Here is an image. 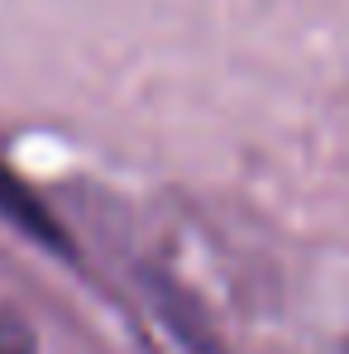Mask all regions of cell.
<instances>
[{
    "instance_id": "obj_1",
    "label": "cell",
    "mask_w": 349,
    "mask_h": 354,
    "mask_svg": "<svg viewBox=\"0 0 349 354\" xmlns=\"http://www.w3.org/2000/svg\"><path fill=\"white\" fill-rule=\"evenodd\" d=\"M0 216L5 221H15L19 230L29 239H39V244H48V249H58V254H72V244L62 239V225L39 206V196L19 182V177L10 173L5 163H0Z\"/></svg>"
},
{
    "instance_id": "obj_2",
    "label": "cell",
    "mask_w": 349,
    "mask_h": 354,
    "mask_svg": "<svg viewBox=\"0 0 349 354\" xmlns=\"http://www.w3.org/2000/svg\"><path fill=\"white\" fill-rule=\"evenodd\" d=\"M0 354H39L34 330L19 316H10V311H0Z\"/></svg>"
}]
</instances>
